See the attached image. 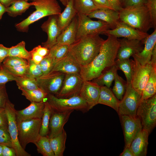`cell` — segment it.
Listing matches in <instances>:
<instances>
[{
	"label": "cell",
	"mask_w": 156,
	"mask_h": 156,
	"mask_svg": "<svg viewBox=\"0 0 156 156\" xmlns=\"http://www.w3.org/2000/svg\"><path fill=\"white\" fill-rule=\"evenodd\" d=\"M107 36L99 53L93 61L86 66H81L79 74L84 81L92 80L115 65L119 47V42L116 37Z\"/></svg>",
	"instance_id": "6da1fadb"
},
{
	"label": "cell",
	"mask_w": 156,
	"mask_h": 156,
	"mask_svg": "<svg viewBox=\"0 0 156 156\" xmlns=\"http://www.w3.org/2000/svg\"><path fill=\"white\" fill-rule=\"evenodd\" d=\"M104 41L99 34L88 35L76 40L70 45L69 51L81 66H85L97 55Z\"/></svg>",
	"instance_id": "7a4b0ae2"
},
{
	"label": "cell",
	"mask_w": 156,
	"mask_h": 156,
	"mask_svg": "<svg viewBox=\"0 0 156 156\" xmlns=\"http://www.w3.org/2000/svg\"><path fill=\"white\" fill-rule=\"evenodd\" d=\"M120 21L141 31L147 32L152 28L146 4L123 8L119 12Z\"/></svg>",
	"instance_id": "3957f363"
},
{
	"label": "cell",
	"mask_w": 156,
	"mask_h": 156,
	"mask_svg": "<svg viewBox=\"0 0 156 156\" xmlns=\"http://www.w3.org/2000/svg\"><path fill=\"white\" fill-rule=\"evenodd\" d=\"M31 3L36 10L27 18L15 25L19 31L27 32L31 24L45 16L58 15L61 12V8L57 0H33Z\"/></svg>",
	"instance_id": "277c9868"
},
{
	"label": "cell",
	"mask_w": 156,
	"mask_h": 156,
	"mask_svg": "<svg viewBox=\"0 0 156 156\" xmlns=\"http://www.w3.org/2000/svg\"><path fill=\"white\" fill-rule=\"evenodd\" d=\"M17 122L19 142L22 148L25 149L28 144H34L40 136L42 118L17 120Z\"/></svg>",
	"instance_id": "5b68a950"
},
{
	"label": "cell",
	"mask_w": 156,
	"mask_h": 156,
	"mask_svg": "<svg viewBox=\"0 0 156 156\" xmlns=\"http://www.w3.org/2000/svg\"><path fill=\"white\" fill-rule=\"evenodd\" d=\"M47 99L46 101L54 111L64 112L76 110L84 113L90 110L86 102L79 95L64 98L48 94Z\"/></svg>",
	"instance_id": "8992f818"
},
{
	"label": "cell",
	"mask_w": 156,
	"mask_h": 156,
	"mask_svg": "<svg viewBox=\"0 0 156 156\" xmlns=\"http://www.w3.org/2000/svg\"><path fill=\"white\" fill-rule=\"evenodd\" d=\"M136 116L140 119L142 129L149 134L156 125V94L146 99L141 100Z\"/></svg>",
	"instance_id": "52a82bcc"
},
{
	"label": "cell",
	"mask_w": 156,
	"mask_h": 156,
	"mask_svg": "<svg viewBox=\"0 0 156 156\" xmlns=\"http://www.w3.org/2000/svg\"><path fill=\"white\" fill-rule=\"evenodd\" d=\"M77 16L76 40L88 35L102 34L110 29L109 25L102 20L93 21L84 14H77Z\"/></svg>",
	"instance_id": "ba28073f"
},
{
	"label": "cell",
	"mask_w": 156,
	"mask_h": 156,
	"mask_svg": "<svg viewBox=\"0 0 156 156\" xmlns=\"http://www.w3.org/2000/svg\"><path fill=\"white\" fill-rule=\"evenodd\" d=\"M141 98V95L133 89L131 83H127L125 94L119 104L118 113L119 116L136 117Z\"/></svg>",
	"instance_id": "9c48e42d"
},
{
	"label": "cell",
	"mask_w": 156,
	"mask_h": 156,
	"mask_svg": "<svg viewBox=\"0 0 156 156\" xmlns=\"http://www.w3.org/2000/svg\"><path fill=\"white\" fill-rule=\"evenodd\" d=\"M8 121V129L12 142V148L16 156H30L20 145L18 138V130L14 105L9 100L5 107Z\"/></svg>",
	"instance_id": "30bf717a"
},
{
	"label": "cell",
	"mask_w": 156,
	"mask_h": 156,
	"mask_svg": "<svg viewBox=\"0 0 156 156\" xmlns=\"http://www.w3.org/2000/svg\"><path fill=\"white\" fill-rule=\"evenodd\" d=\"M66 74L51 71L36 79L38 88L48 94L55 96L60 90Z\"/></svg>",
	"instance_id": "8fae6325"
},
{
	"label": "cell",
	"mask_w": 156,
	"mask_h": 156,
	"mask_svg": "<svg viewBox=\"0 0 156 156\" xmlns=\"http://www.w3.org/2000/svg\"><path fill=\"white\" fill-rule=\"evenodd\" d=\"M84 81L79 74H66L61 88L55 96L66 98L79 95Z\"/></svg>",
	"instance_id": "7c38bea8"
},
{
	"label": "cell",
	"mask_w": 156,
	"mask_h": 156,
	"mask_svg": "<svg viewBox=\"0 0 156 156\" xmlns=\"http://www.w3.org/2000/svg\"><path fill=\"white\" fill-rule=\"evenodd\" d=\"M133 72L131 85L132 87L140 95L147 82L153 68L150 62L145 65H141L133 60Z\"/></svg>",
	"instance_id": "4fadbf2b"
},
{
	"label": "cell",
	"mask_w": 156,
	"mask_h": 156,
	"mask_svg": "<svg viewBox=\"0 0 156 156\" xmlns=\"http://www.w3.org/2000/svg\"><path fill=\"white\" fill-rule=\"evenodd\" d=\"M102 34L111 35L117 38L123 37L128 39L145 40L149 34L139 31L127 24L120 21L113 29H108Z\"/></svg>",
	"instance_id": "5bb4252c"
},
{
	"label": "cell",
	"mask_w": 156,
	"mask_h": 156,
	"mask_svg": "<svg viewBox=\"0 0 156 156\" xmlns=\"http://www.w3.org/2000/svg\"><path fill=\"white\" fill-rule=\"evenodd\" d=\"M124 136L125 148L129 147L137 135L142 129L140 119L137 117H133L129 116H119Z\"/></svg>",
	"instance_id": "9a60e30c"
},
{
	"label": "cell",
	"mask_w": 156,
	"mask_h": 156,
	"mask_svg": "<svg viewBox=\"0 0 156 156\" xmlns=\"http://www.w3.org/2000/svg\"><path fill=\"white\" fill-rule=\"evenodd\" d=\"M119 47L116 59H129L131 56L140 52L143 50L145 40L118 39Z\"/></svg>",
	"instance_id": "2e32d148"
},
{
	"label": "cell",
	"mask_w": 156,
	"mask_h": 156,
	"mask_svg": "<svg viewBox=\"0 0 156 156\" xmlns=\"http://www.w3.org/2000/svg\"><path fill=\"white\" fill-rule=\"evenodd\" d=\"M58 15H53L49 16L48 19L41 25L43 31L47 33V41L42 43V46L49 49L57 43V38L61 32L57 23Z\"/></svg>",
	"instance_id": "e0dca14e"
},
{
	"label": "cell",
	"mask_w": 156,
	"mask_h": 156,
	"mask_svg": "<svg viewBox=\"0 0 156 156\" xmlns=\"http://www.w3.org/2000/svg\"><path fill=\"white\" fill-rule=\"evenodd\" d=\"M73 111L58 112L53 110L49 125V133L48 136L49 138L56 136L63 131L65 125L68 121L70 114Z\"/></svg>",
	"instance_id": "ac0fdd59"
},
{
	"label": "cell",
	"mask_w": 156,
	"mask_h": 156,
	"mask_svg": "<svg viewBox=\"0 0 156 156\" xmlns=\"http://www.w3.org/2000/svg\"><path fill=\"white\" fill-rule=\"evenodd\" d=\"M100 86L90 81H84L79 96L86 102L90 110L98 104Z\"/></svg>",
	"instance_id": "d6986e66"
},
{
	"label": "cell",
	"mask_w": 156,
	"mask_h": 156,
	"mask_svg": "<svg viewBox=\"0 0 156 156\" xmlns=\"http://www.w3.org/2000/svg\"><path fill=\"white\" fill-rule=\"evenodd\" d=\"M81 66L69 51L63 58L56 62L51 71L61 72L65 74H79Z\"/></svg>",
	"instance_id": "ffe728a7"
},
{
	"label": "cell",
	"mask_w": 156,
	"mask_h": 156,
	"mask_svg": "<svg viewBox=\"0 0 156 156\" xmlns=\"http://www.w3.org/2000/svg\"><path fill=\"white\" fill-rule=\"evenodd\" d=\"M45 101L31 102L29 105L26 108L20 110H16L17 120L27 119L42 118L45 106Z\"/></svg>",
	"instance_id": "44dd1931"
},
{
	"label": "cell",
	"mask_w": 156,
	"mask_h": 156,
	"mask_svg": "<svg viewBox=\"0 0 156 156\" xmlns=\"http://www.w3.org/2000/svg\"><path fill=\"white\" fill-rule=\"evenodd\" d=\"M156 44V29L146 39L143 50L132 56L133 60L141 65H145L150 62L153 49Z\"/></svg>",
	"instance_id": "7402d4cb"
},
{
	"label": "cell",
	"mask_w": 156,
	"mask_h": 156,
	"mask_svg": "<svg viewBox=\"0 0 156 156\" xmlns=\"http://www.w3.org/2000/svg\"><path fill=\"white\" fill-rule=\"evenodd\" d=\"M149 134L142 129L131 142L129 148L134 156H146L147 153Z\"/></svg>",
	"instance_id": "603a6c76"
},
{
	"label": "cell",
	"mask_w": 156,
	"mask_h": 156,
	"mask_svg": "<svg viewBox=\"0 0 156 156\" xmlns=\"http://www.w3.org/2000/svg\"><path fill=\"white\" fill-rule=\"evenodd\" d=\"M87 16L90 18H96L104 21L111 29H114L120 21L119 12L111 9H98Z\"/></svg>",
	"instance_id": "cb8c5ba5"
},
{
	"label": "cell",
	"mask_w": 156,
	"mask_h": 156,
	"mask_svg": "<svg viewBox=\"0 0 156 156\" xmlns=\"http://www.w3.org/2000/svg\"><path fill=\"white\" fill-rule=\"evenodd\" d=\"M78 23L77 14L70 24L60 33L57 43L70 46L76 40Z\"/></svg>",
	"instance_id": "d4e9b609"
},
{
	"label": "cell",
	"mask_w": 156,
	"mask_h": 156,
	"mask_svg": "<svg viewBox=\"0 0 156 156\" xmlns=\"http://www.w3.org/2000/svg\"><path fill=\"white\" fill-rule=\"evenodd\" d=\"M77 14L73 0H70L63 11L58 16L57 23L61 32L70 24Z\"/></svg>",
	"instance_id": "484cf974"
},
{
	"label": "cell",
	"mask_w": 156,
	"mask_h": 156,
	"mask_svg": "<svg viewBox=\"0 0 156 156\" xmlns=\"http://www.w3.org/2000/svg\"><path fill=\"white\" fill-rule=\"evenodd\" d=\"M120 101L109 88L105 86L100 87L98 104H103L109 106L118 113Z\"/></svg>",
	"instance_id": "4316f807"
},
{
	"label": "cell",
	"mask_w": 156,
	"mask_h": 156,
	"mask_svg": "<svg viewBox=\"0 0 156 156\" xmlns=\"http://www.w3.org/2000/svg\"><path fill=\"white\" fill-rule=\"evenodd\" d=\"M67 134L64 129L58 135L49 138V142L55 156H63L66 148Z\"/></svg>",
	"instance_id": "83f0119b"
},
{
	"label": "cell",
	"mask_w": 156,
	"mask_h": 156,
	"mask_svg": "<svg viewBox=\"0 0 156 156\" xmlns=\"http://www.w3.org/2000/svg\"><path fill=\"white\" fill-rule=\"evenodd\" d=\"M118 70L115 65L108 68L92 81L100 86H105L110 88L114 80L115 74Z\"/></svg>",
	"instance_id": "f1b7e54d"
},
{
	"label": "cell",
	"mask_w": 156,
	"mask_h": 156,
	"mask_svg": "<svg viewBox=\"0 0 156 156\" xmlns=\"http://www.w3.org/2000/svg\"><path fill=\"white\" fill-rule=\"evenodd\" d=\"M153 68L148 80L142 91L141 100L150 98L156 94V65L153 64Z\"/></svg>",
	"instance_id": "f546056e"
},
{
	"label": "cell",
	"mask_w": 156,
	"mask_h": 156,
	"mask_svg": "<svg viewBox=\"0 0 156 156\" xmlns=\"http://www.w3.org/2000/svg\"><path fill=\"white\" fill-rule=\"evenodd\" d=\"M115 65L117 70H121L123 72L127 83H131L133 72V60L116 59Z\"/></svg>",
	"instance_id": "4dcf8cb0"
},
{
	"label": "cell",
	"mask_w": 156,
	"mask_h": 156,
	"mask_svg": "<svg viewBox=\"0 0 156 156\" xmlns=\"http://www.w3.org/2000/svg\"><path fill=\"white\" fill-rule=\"evenodd\" d=\"M32 5L31 2L25 0H17L6 8V12L10 16L15 17L22 15Z\"/></svg>",
	"instance_id": "1f68e13d"
},
{
	"label": "cell",
	"mask_w": 156,
	"mask_h": 156,
	"mask_svg": "<svg viewBox=\"0 0 156 156\" xmlns=\"http://www.w3.org/2000/svg\"><path fill=\"white\" fill-rule=\"evenodd\" d=\"M73 1L77 14L87 15L98 9L92 0H73Z\"/></svg>",
	"instance_id": "d6a6232c"
},
{
	"label": "cell",
	"mask_w": 156,
	"mask_h": 156,
	"mask_svg": "<svg viewBox=\"0 0 156 156\" xmlns=\"http://www.w3.org/2000/svg\"><path fill=\"white\" fill-rule=\"evenodd\" d=\"M69 46L57 43L49 49L47 55L51 58L55 64L67 54L69 52Z\"/></svg>",
	"instance_id": "836d02e7"
},
{
	"label": "cell",
	"mask_w": 156,
	"mask_h": 156,
	"mask_svg": "<svg viewBox=\"0 0 156 156\" xmlns=\"http://www.w3.org/2000/svg\"><path fill=\"white\" fill-rule=\"evenodd\" d=\"M34 144L36 146L38 153L43 156H55L49 142L48 136H41Z\"/></svg>",
	"instance_id": "e575fe53"
},
{
	"label": "cell",
	"mask_w": 156,
	"mask_h": 156,
	"mask_svg": "<svg viewBox=\"0 0 156 156\" xmlns=\"http://www.w3.org/2000/svg\"><path fill=\"white\" fill-rule=\"evenodd\" d=\"M53 109L47 101H45L43 114L40 132L41 136L48 135L49 133V125L51 116Z\"/></svg>",
	"instance_id": "d590c367"
},
{
	"label": "cell",
	"mask_w": 156,
	"mask_h": 156,
	"mask_svg": "<svg viewBox=\"0 0 156 156\" xmlns=\"http://www.w3.org/2000/svg\"><path fill=\"white\" fill-rule=\"evenodd\" d=\"M18 89L21 90H33L39 88L37 85L36 79L25 75L16 77L15 81Z\"/></svg>",
	"instance_id": "8d00e7d4"
},
{
	"label": "cell",
	"mask_w": 156,
	"mask_h": 156,
	"mask_svg": "<svg viewBox=\"0 0 156 156\" xmlns=\"http://www.w3.org/2000/svg\"><path fill=\"white\" fill-rule=\"evenodd\" d=\"M25 45V42L23 41L9 48L8 56L18 57L28 61L30 59L31 54L30 51L26 49Z\"/></svg>",
	"instance_id": "74e56055"
},
{
	"label": "cell",
	"mask_w": 156,
	"mask_h": 156,
	"mask_svg": "<svg viewBox=\"0 0 156 156\" xmlns=\"http://www.w3.org/2000/svg\"><path fill=\"white\" fill-rule=\"evenodd\" d=\"M22 94L31 102L44 101L47 99L48 94L40 88L33 90L21 89Z\"/></svg>",
	"instance_id": "f35d334b"
},
{
	"label": "cell",
	"mask_w": 156,
	"mask_h": 156,
	"mask_svg": "<svg viewBox=\"0 0 156 156\" xmlns=\"http://www.w3.org/2000/svg\"><path fill=\"white\" fill-rule=\"evenodd\" d=\"M114 81V84L112 91L118 100H121L125 94L127 82L119 75L116 72Z\"/></svg>",
	"instance_id": "ab89813d"
},
{
	"label": "cell",
	"mask_w": 156,
	"mask_h": 156,
	"mask_svg": "<svg viewBox=\"0 0 156 156\" xmlns=\"http://www.w3.org/2000/svg\"><path fill=\"white\" fill-rule=\"evenodd\" d=\"M0 65L6 71L15 77L26 75L28 68V65L12 67L5 66L2 63L0 64Z\"/></svg>",
	"instance_id": "60d3db41"
},
{
	"label": "cell",
	"mask_w": 156,
	"mask_h": 156,
	"mask_svg": "<svg viewBox=\"0 0 156 156\" xmlns=\"http://www.w3.org/2000/svg\"><path fill=\"white\" fill-rule=\"evenodd\" d=\"M2 64L5 66L12 67L28 65L27 60L18 57L8 56Z\"/></svg>",
	"instance_id": "b9f144b4"
},
{
	"label": "cell",
	"mask_w": 156,
	"mask_h": 156,
	"mask_svg": "<svg viewBox=\"0 0 156 156\" xmlns=\"http://www.w3.org/2000/svg\"><path fill=\"white\" fill-rule=\"evenodd\" d=\"M28 61V68L26 75L36 79L43 75L40 64H36L31 60Z\"/></svg>",
	"instance_id": "7bdbcfd3"
},
{
	"label": "cell",
	"mask_w": 156,
	"mask_h": 156,
	"mask_svg": "<svg viewBox=\"0 0 156 156\" xmlns=\"http://www.w3.org/2000/svg\"><path fill=\"white\" fill-rule=\"evenodd\" d=\"M0 144L12 148L11 138L8 128L0 126Z\"/></svg>",
	"instance_id": "ee69618b"
},
{
	"label": "cell",
	"mask_w": 156,
	"mask_h": 156,
	"mask_svg": "<svg viewBox=\"0 0 156 156\" xmlns=\"http://www.w3.org/2000/svg\"><path fill=\"white\" fill-rule=\"evenodd\" d=\"M40 64L43 75L51 71L54 63L51 58L47 55L43 58Z\"/></svg>",
	"instance_id": "f6af8a7d"
},
{
	"label": "cell",
	"mask_w": 156,
	"mask_h": 156,
	"mask_svg": "<svg viewBox=\"0 0 156 156\" xmlns=\"http://www.w3.org/2000/svg\"><path fill=\"white\" fill-rule=\"evenodd\" d=\"M16 77L10 74L0 65V84H6L7 82L15 81Z\"/></svg>",
	"instance_id": "bcb514c9"
},
{
	"label": "cell",
	"mask_w": 156,
	"mask_h": 156,
	"mask_svg": "<svg viewBox=\"0 0 156 156\" xmlns=\"http://www.w3.org/2000/svg\"><path fill=\"white\" fill-rule=\"evenodd\" d=\"M9 100L5 84H0V107L5 108Z\"/></svg>",
	"instance_id": "7dc6e473"
},
{
	"label": "cell",
	"mask_w": 156,
	"mask_h": 156,
	"mask_svg": "<svg viewBox=\"0 0 156 156\" xmlns=\"http://www.w3.org/2000/svg\"><path fill=\"white\" fill-rule=\"evenodd\" d=\"M121 3L124 8L146 5L147 0H122Z\"/></svg>",
	"instance_id": "c3c4849f"
},
{
	"label": "cell",
	"mask_w": 156,
	"mask_h": 156,
	"mask_svg": "<svg viewBox=\"0 0 156 156\" xmlns=\"http://www.w3.org/2000/svg\"><path fill=\"white\" fill-rule=\"evenodd\" d=\"M98 9H111L113 10L107 0H92Z\"/></svg>",
	"instance_id": "681fc988"
},
{
	"label": "cell",
	"mask_w": 156,
	"mask_h": 156,
	"mask_svg": "<svg viewBox=\"0 0 156 156\" xmlns=\"http://www.w3.org/2000/svg\"><path fill=\"white\" fill-rule=\"evenodd\" d=\"M0 126L8 128V118L5 108L0 107Z\"/></svg>",
	"instance_id": "f907efd6"
},
{
	"label": "cell",
	"mask_w": 156,
	"mask_h": 156,
	"mask_svg": "<svg viewBox=\"0 0 156 156\" xmlns=\"http://www.w3.org/2000/svg\"><path fill=\"white\" fill-rule=\"evenodd\" d=\"M9 48L0 44V64L9 55Z\"/></svg>",
	"instance_id": "816d5d0a"
},
{
	"label": "cell",
	"mask_w": 156,
	"mask_h": 156,
	"mask_svg": "<svg viewBox=\"0 0 156 156\" xmlns=\"http://www.w3.org/2000/svg\"><path fill=\"white\" fill-rule=\"evenodd\" d=\"M112 9L119 12L123 8L121 2L118 0H107Z\"/></svg>",
	"instance_id": "f5cc1de1"
},
{
	"label": "cell",
	"mask_w": 156,
	"mask_h": 156,
	"mask_svg": "<svg viewBox=\"0 0 156 156\" xmlns=\"http://www.w3.org/2000/svg\"><path fill=\"white\" fill-rule=\"evenodd\" d=\"M31 54V60L36 64H40L43 57L39 55L34 49L30 51Z\"/></svg>",
	"instance_id": "db71d44e"
},
{
	"label": "cell",
	"mask_w": 156,
	"mask_h": 156,
	"mask_svg": "<svg viewBox=\"0 0 156 156\" xmlns=\"http://www.w3.org/2000/svg\"><path fill=\"white\" fill-rule=\"evenodd\" d=\"M39 55L44 57L47 56L49 52V49L39 45L33 49Z\"/></svg>",
	"instance_id": "11a10c76"
},
{
	"label": "cell",
	"mask_w": 156,
	"mask_h": 156,
	"mask_svg": "<svg viewBox=\"0 0 156 156\" xmlns=\"http://www.w3.org/2000/svg\"><path fill=\"white\" fill-rule=\"evenodd\" d=\"M2 156H16V152L12 148L3 145Z\"/></svg>",
	"instance_id": "9f6ffc18"
},
{
	"label": "cell",
	"mask_w": 156,
	"mask_h": 156,
	"mask_svg": "<svg viewBox=\"0 0 156 156\" xmlns=\"http://www.w3.org/2000/svg\"><path fill=\"white\" fill-rule=\"evenodd\" d=\"M120 156H134L133 154L130 150L129 147L124 148L123 151L121 153Z\"/></svg>",
	"instance_id": "6f0895ef"
},
{
	"label": "cell",
	"mask_w": 156,
	"mask_h": 156,
	"mask_svg": "<svg viewBox=\"0 0 156 156\" xmlns=\"http://www.w3.org/2000/svg\"><path fill=\"white\" fill-rule=\"evenodd\" d=\"M16 0H0V2L6 8H7Z\"/></svg>",
	"instance_id": "680465c9"
},
{
	"label": "cell",
	"mask_w": 156,
	"mask_h": 156,
	"mask_svg": "<svg viewBox=\"0 0 156 156\" xmlns=\"http://www.w3.org/2000/svg\"><path fill=\"white\" fill-rule=\"evenodd\" d=\"M5 12H6V8L0 2V20Z\"/></svg>",
	"instance_id": "91938a15"
},
{
	"label": "cell",
	"mask_w": 156,
	"mask_h": 156,
	"mask_svg": "<svg viewBox=\"0 0 156 156\" xmlns=\"http://www.w3.org/2000/svg\"><path fill=\"white\" fill-rule=\"evenodd\" d=\"M70 0H60L62 4L65 6H66Z\"/></svg>",
	"instance_id": "94428289"
},
{
	"label": "cell",
	"mask_w": 156,
	"mask_h": 156,
	"mask_svg": "<svg viewBox=\"0 0 156 156\" xmlns=\"http://www.w3.org/2000/svg\"><path fill=\"white\" fill-rule=\"evenodd\" d=\"M3 145L0 144V156H2Z\"/></svg>",
	"instance_id": "6125c7cd"
},
{
	"label": "cell",
	"mask_w": 156,
	"mask_h": 156,
	"mask_svg": "<svg viewBox=\"0 0 156 156\" xmlns=\"http://www.w3.org/2000/svg\"><path fill=\"white\" fill-rule=\"evenodd\" d=\"M25 0V1H32L33 0Z\"/></svg>",
	"instance_id": "be15d7a7"
},
{
	"label": "cell",
	"mask_w": 156,
	"mask_h": 156,
	"mask_svg": "<svg viewBox=\"0 0 156 156\" xmlns=\"http://www.w3.org/2000/svg\"><path fill=\"white\" fill-rule=\"evenodd\" d=\"M120 1L121 2V1L122 0H118Z\"/></svg>",
	"instance_id": "e7e4bbea"
}]
</instances>
